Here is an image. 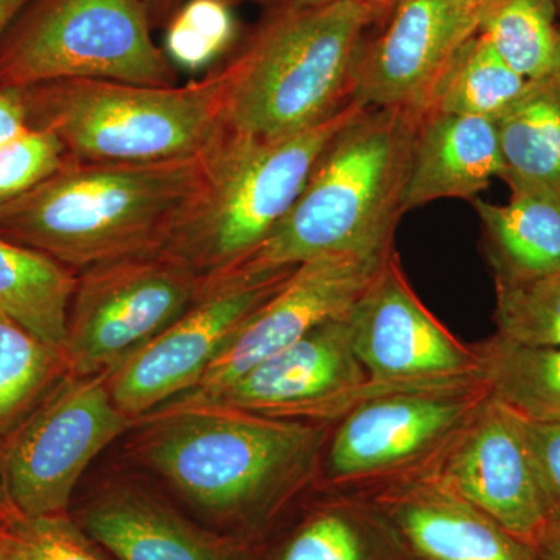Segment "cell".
<instances>
[{
    "instance_id": "36",
    "label": "cell",
    "mask_w": 560,
    "mask_h": 560,
    "mask_svg": "<svg viewBox=\"0 0 560 560\" xmlns=\"http://www.w3.org/2000/svg\"><path fill=\"white\" fill-rule=\"evenodd\" d=\"M186 0H143L149 10L151 24H160L171 20L172 14L179 9Z\"/></svg>"
},
{
    "instance_id": "20",
    "label": "cell",
    "mask_w": 560,
    "mask_h": 560,
    "mask_svg": "<svg viewBox=\"0 0 560 560\" xmlns=\"http://www.w3.org/2000/svg\"><path fill=\"white\" fill-rule=\"evenodd\" d=\"M503 175L495 121L427 110L412 145L404 210L453 198L471 201Z\"/></svg>"
},
{
    "instance_id": "1",
    "label": "cell",
    "mask_w": 560,
    "mask_h": 560,
    "mask_svg": "<svg viewBox=\"0 0 560 560\" xmlns=\"http://www.w3.org/2000/svg\"><path fill=\"white\" fill-rule=\"evenodd\" d=\"M131 455L212 528L259 545L312 489L331 423L178 397L136 420Z\"/></svg>"
},
{
    "instance_id": "19",
    "label": "cell",
    "mask_w": 560,
    "mask_h": 560,
    "mask_svg": "<svg viewBox=\"0 0 560 560\" xmlns=\"http://www.w3.org/2000/svg\"><path fill=\"white\" fill-rule=\"evenodd\" d=\"M419 560H539L533 545L492 521L436 475L368 493Z\"/></svg>"
},
{
    "instance_id": "11",
    "label": "cell",
    "mask_w": 560,
    "mask_h": 560,
    "mask_svg": "<svg viewBox=\"0 0 560 560\" xmlns=\"http://www.w3.org/2000/svg\"><path fill=\"white\" fill-rule=\"evenodd\" d=\"M348 319L353 352L368 374L360 401L481 382L474 345L456 338L419 300L396 253L350 308Z\"/></svg>"
},
{
    "instance_id": "5",
    "label": "cell",
    "mask_w": 560,
    "mask_h": 560,
    "mask_svg": "<svg viewBox=\"0 0 560 560\" xmlns=\"http://www.w3.org/2000/svg\"><path fill=\"white\" fill-rule=\"evenodd\" d=\"M368 109L350 98L326 120L279 139L226 127L208 154V180L161 253L210 279L242 264L290 212L320 154Z\"/></svg>"
},
{
    "instance_id": "24",
    "label": "cell",
    "mask_w": 560,
    "mask_h": 560,
    "mask_svg": "<svg viewBox=\"0 0 560 560\" xmlns=\"http://www.w3.org/2000/svg\"><path fill=\"white\" fill-rule=\"evenodd\" d=\"M474 348L493 400L526 422H560V348L521 345L499 334Z\"/></svg>"
},
{
    "instance_id": "18",
    "label": "cell",
    "mask_w": 560,
    "mask_h": 560,
    "mask_svg": "<svg viewBox=\"0 0 560 560\" xmlns=\"http://www.w3.org/2000/svg\"><path fill=\"white\" fill-rule=\"evenodd\" d=\"M259 560H419L371 497L318 485L256 545Z\"/></svg>"
},
{
    "instance_id": "27",
    "label": "cell",
    "mask_w": 560,
    "mask_h": 560,
    "mask_svg": "<svg viewBox=\"0 0 560 560\" xmlns=\"http://www.w3.org/2000/svg\"><path fill=\"white\" fill-rule=\"evenodd\" d=\"M556 0H488L480 33L528 81L558 75L560 28Z\"/></svg>"
},
{
    "instance_id": "29",
    "label": "cell",
    "mask_w": 560,
    "mask_h": 560,
    "mask_svg": "<svg viewBox=\"0 0 560 560\" xmlns=\"http://www.w3.org/2000/svg\"><path fill=\"white\" fill-rule=\"evenodd\" d=\"M237 36L230 0H186L165 32V55L173 66L189 72L208 68Z\"/></svg>"
},
{
    "instance_id": "38",
    "label": "cell",
    "mask_w": 560,
    "mask_h": 560,
    "mask_svg": "<svg viewBox=\"0 0 560 560\" xmlns=\"http://www.w3.org/2000/svg\"><path fill=\"white\" fill-rule=\"evenodd\" d=\"M0 560H24L7 533L2 515H0Z\"/></svg>"
},
{
    "instance_id": "39",
    "label": "cell",
    "mask_w": 560,
    "mask_h": 560,
    "mask_svg": "<svg viewBox=\"0 0 560 560\" xmlns=\"http://www.w3.org/2000/svg\"><path fill=\"white\" fill-rule=\"evenodd\" d=\"M556 7H558V10L560 11V0H556Z\"/></svg>"
},
{
    "instance_id": "30",
    "label": "cell",
    "mask_w": 560,
    "mask_h": 560,
    "mask_svg": "<svg viewBox=\"0 0 560 560\" xmlns=\"http://www.w3.org/2000/svg\"><path fill=\"white\" fill-rule=\"evenodd\" d=\"M0 515L24 560H103L69 512L27 517L0 499Z\"/></svg>"
},
{
    "instance_id": "28",
    "label": "cell",
    "mask_w": 560,
    "mask_h": 560,
    "mask_svg": "<svg viewBox=\"0 0 560 560\" xmlns=\"http://www.w3.org/2000/svg\"><path fill=\"white\" fill-rule=\"evenodd\" d=\"M500 337L528 346L560 348V272L530 280L495 279Z\"/></svg>"
},
{
    "instance_id": "34",
    "label": "cell",
    "mask_w": 560,
    "mask_h": 560,
    "mask_svg": "<svg viewBox=\"0 0 560 560\" xmlns=\"http://www.w3.org/2000/svg\"><path fill=\"white\" fill-rule=\"evenodd\" d=\"M533 547L539 560H560V521L551 522Z\"/></svg>"
},
{
    "instance_id": "22",
    "label": "cell",
    "mask_w": 560,
    "mask_h": 560,
    "mask_svg": "<svg viewBox=\"0 0 560 560\" xmlns=\"http://www.w3.org/2000/svg\"><path fill=\"white\" fill-rule=\"evenodd\" d=\"M495 121L503 179L512 194L560 195V79L530 81Z\"/></svg>"
},
{
    "instance_id": "31",
    "label": "cell",
    "mask_w": 560,
    "mask_h": 560,
    "mask_svg": "<svg viewBox=\"0 0 560 560\" xmlns=\"http://www.w3.org/2000/svg\"><path fill=\"white\" fill-rule=\"evenodd\" d=\"M66 161L57 136L28 128L0 145V206L28 194L55 175Z\"/></svg>"
},
{
    "instance_id": "25",
    "label": "cell",
    "mask_w": 560,
    "mask_h": 560,
    "mask_svg": "<svg viewBox=\"0 0 560 560\" xmlns=\"http://www.w3.org/2000/svg\"><path fill=\"white\" fill-rule=\"evenodd\" d=\"M529 84L478 33L460 47L442 73L427 110L497 120L521 101Z\"/></svg>"
},
{
    "instance_id": "8",
    "label": "cell",
    "mask_w": 560,
    "mask_h": 560,
    "mask_svg": "<svg viewBox=\"0 0 560 560\" xmlns=\"http://www.w3.org/2000/svg\"><path fill=\"white\" fill-rule=\"evenodd\" d=\"M489 397L477 382L360 401L331 423L319 485L368 495L433 477Z\"/></svg>"
},
{
    "instance_id": "12",
    "label": "cell",
    "mask_w": 560,
    "mask_h": 560,
    "mask_svg": "<svg viewBox=\"0 0 560 560\" xmlns=\"http://www.w3.org/2000/svg\"><path fill=\"white\" fill-rule=\"evenodd\" d=\"M296 267L206 279L200 300L189 311L108 371L117 408L138 420L194 389L232 335Z\"/></svg>"
},
{
    "instance_id": "3",
    "label": "cell",
    "mask_w": 560,
    "mask_h": 560,
    "mask_svg": "<svg viewBox=\"0 0 560 560\" xmlns=\"http://www.w3.org/2000/svg\"><path fill=\"white\" fill-rule=\"evenodd\" d=\"M422 116L368 108L350 121L320 154L290 212L231 271L279 270L337 253L390 256Z\"/></svg>"
},
{
    "instance_id": "15",
    "label": "cell",
    "mask_w": 560,
    "mask_h": 560,
    "mask_svg": "<svg viewBox=\"0 0 560 560\" xmlns=\"http://www.w3.org/2000/svg\"><path fill=\"white\" fill-rule=\"evenodd\" d=\"M348 315L319 324L213 396L179 397L268 418L337 422L359 404L368 385L353 352Z\"/></svg>"
},
{
    "instance_id": "9",
    "label": "cell",
    "mask_w": 560,
    "mask_h": 560,
    "mask_svg": "<svg viewBox=\"0 0 560 560\" xmlns=\"http://www.w3.org/2000/svg\"><path fill=\"white\" fill-rule=\"evenodd\" d=\"M108 388V371L66 375L0 438V499L27 517L66 514L92 459L135 429Z\"/></svg>"
},
{
    "instance_id": "35",
    "label": "cell",
    "mask_w": 560,
    "mask_h": 560,
    "mask_svg": "<svg viewBox=\"0 0 560 560\" xmlns=\"http://www.w3.org/2000/svg\"><path fill=\"white\" fill-rule=\"evenodd\" d=\"M341 2V0H279L278 7L285 9H305V7L327 5V3ZM359 2L370 3L381 14L382 21L389 16L397 0H359Z\"/></svg>"
},
{
    "instance_id": "2",
    "label": "cell",
    "mask_w": 560,
    "mask_h": 560,
    "mask_svg": "<svg viewBox=\"0 0 560 560\" xmlns=\"http://www.w3.org/2000/svg\"><path fill=\"white\" fill-rule=\"evenodd\" d=\"M208 180V154L151 162H86L0 206V237L80 272L160 253Z\"/></svg>"
},
{
    "instance_id": "17",
    "label": "cell",
    "mask_w": 560,
    "mask_h": 560,
    "mask_svg": "<svg viewBox=\"0 0 560 560\" xmlns=\"http://www.w3.org/2000/svg\"><path fill=\"white\" fill-rule=\"evenodd\" d=\"M75 522L119 560H259L248 541L198 525L156 493L128 482L92 497Z\"/></svg>"
},
{
    "instance_id": "26",
    "label": "cell",
    "mask_w": 560,
    "mask_h": 560,
    "mask_svg": "<svg viewBox=\"0 0 560 560\" xmlns=\"http://www.w3.org/2000/svg\"><path fill=\"white\" fill-rule=\"evenodd\" d=\"M69 374L65 350L0 311V438Z\"/></svg>"
},
{
    "instance_id": "32",
    "label": "cell",
    "mask_w": 560,
    "mask_h": 560,
    "mask_svg": "<svg viewBox=\"0 0 560 560\" xmlns=\"http://www.w3.org/2000/svg\"><path fill=\"white\" fill-rule=\"evenodd\" d=\"M522 427L526 442H528L534 469H536L537 478H539L541 492H544L545 500H547L551 522H559L560 422L536 423L522 420Z\"/></svg>"
},
{
    "instance_id": "21",
    "label": "cell",
    "mask_w": 560,
    "mask_h": 560,
    "mask_svg": "<svg viewBox=\"0 0 560 560\" xmlns=\"http://www.w3.org/2000/svg\"><path fill=\"white\" fill-rule=\"evenodd\" d=\"M495 279L530 280L560 272V195L512 194L506 205L474 198Z\"/></svg>"
},
{
    "instance_id": "4",
    "label": "cell",
    "mask_w": 560,
    "mask_h": 560,
    "mask_svg": "<svg viewBox=\"0 0 560 560\" xmlns=\"http://www.w3.org/2000/svg\"><path fill=\"white\" fill-rule=\"evenodd\" d=\"M381 14L370 3L276 7L231 72L226 127L279 139L315 127L352 98V70L364 33Z\"/></svg>"
},
{
    "instance_id": "14",
    "label": "cell",
    "mask_w": 560,
    "mask_h": 560,
    "mask_svg": "<svg viewBox=\"0 0 560 560\" xmlns=\"http://www.w3.org/2000/svg\"><path fill=\"white\" fill-rule=\"evenodd\" d=\"M488 0H397L388 25L363 43L352 98L368 108L425 113L431 92L460 47L480 33Z\"/></svg>"
},
{
    "instance_id": "23",
    "label": "cell",
    "mask_w": 560,
    "mask_h": 560,
    "mask_svg": "<svg viewBox=\"0 0 560 560\" xmlns=\"http://www.w3.org/2000/svg\"><path fill=\"white\" fill-rule=\"evenodd\" d=\"M75 283L60 261L0 237V311L62 350Z\"/></svg>"
},
{
    "instance_id": "7",
    "label": "cell",
    "mask_w": 560,
    "mask_h": 560,
    "mask_svg": "<svg viewBox=\"0 0 560 560\" xmlns=\"http://www.w3.org/2000/svg\"><path fill=\"white\" fill-rule=\"evenodd\" d=\"M143 0H33L0 39V86L109 80L175 86Z\"/></svg>"
},
{
    "instance_id": "16",
    "label": "cell",
    "mask_w": 560,
    "mask_h": 560,
    "mask_svg": "<svg viewBox=\"0 0 560 560\" xmlns=\"http://www.w3.org/2000/svg\"><path fill=\"white\" fill-rule=\"evenodd\" d=\"M436 477L526 544L534 545L550 525L522 420L492 397L442 460Z\"/></svg>"
},
{
    "instance_id": "33",
    "label": "cell",
    "mask_w": 560,
    "mask_h": 560,
    "mask_svg": "<svg viewBox=\"0 0 560 560\" xmlns=\"http://www.w3.org/2000/svg\"><path fill=\"white\" fill-rule=\"evenodd\" d=\"M31 128L24 94L20 88L0 86V145Z\"/></svg>"
},
{
    "instance_id": "13",
    "label": "cell",
    "mask_w": 560,
    "mask_h": 560,
    "mask_svg": "<svg viewBox=\"0 0 560 560\" xmlns=\"http://www.w3.org/2000/svg\"><path fill=\"white\" fill-rule=\"evenodd\" d=\"M388 257L337 253L298 265L283 285L232 335L197 386L183 396H213L319 324L348 315Z\"/></svg>"
},
{
    "instance_id": "6",
    "label": "cell",
    "mask_w": 560,
    "mask_h": 560,
    "mask_svg": "<svg viewBox=\"0 0 560 560\" xmlns=\"http://www.w3.org/2000/svg\"><path fill=\"white\" fill-rule=\"evenodd\" d=\"M231 72L184 86L62 80L22 88L28 124L57 136L69 160L151 162L200 156L226 130Z\"/></svg>"
},
{
    "instance_id": "40",
    "label": "cell",
    "mask_w": 560,
    "mask_h": 560,
    "mask_svg": "<svg viewBox=\"0 0 560 560\" xmlns=\"http://www.w3.org/2000/svg\"><path fill=\"white\" fill-rule=\"evenodd\" d=\"M558 75H559V79H560V62H559Z\"/></svg>"
},
{
    "instance_id": "10",
    "label": "cell",
    "mask_w": 560,
    "mask_h": 560,
    "mask_svg": "<svg viewBox=\"0 0 560 560\" xmlns=\"http://www.w3.org/2000/svg\"><path fill=\"white\" fill-rule=\"evenodd\" d=\"M205 285L161 250L77 272L65 342L70 374L113 370L189 311Z\"/></svg>"
},
{
    "instance_id": "37",
    "label": "cell",
    "mask_w": 560,
    "mask_h": 560,
    "mask_svg": "<svg viewBox=\"0 0 560 560\" xmlns=\"http://www.w3.org/2000/svg\"><path fill=\"white\" fill-rule=\"evenodd\" d=\"M33 0H0V39Z\"/></svg>"
}]
</instances>
